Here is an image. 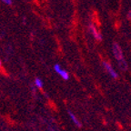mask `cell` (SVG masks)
<instances>
[{"label": "cell", "mask_w": 131, "mask_h": 131, "mask_svg": "<svg viewBox=\"0 0 131 131\" xmlns=\"http://www.w3.org/2000/svg\"><path fill=\"white\" fill-rule=\"evenodd\" d=\"M112 50H113V54H114L115 57L117 58V61H120V60L124 59V57H123V53H122V49H121L120 46H119L118 44L115 43L114 45H113Z\"/></svg>", "instance_id": "cell-1"}, {"label": "cell", "mask_w": 131, "mask_h": 131, "mask_svg": "<svg viewBox=\"0 0 131 131\" xmlns=\"http://www.w3.org/2000/svg\"><path fill=\"white\" fill-rule=\"evenodd\" d=\"M54 70H55V71L57 72V73L58 74V75H59L63 79L68 80V78H69V74H68L67 71H65V70L62 69L61 67H60L58 64H56V65L54 66Z\"/></svg>", "instance_id": "cell-2"}, {"label": "cell", "mask_w": 131, "mask_h": 131, "mask_svg": "<svg viewBox=\"0 0 131 131\" xmlns=\"http://www.w3.org/2000/svg\"><path fill=\"white\" fill-rule=\"evenodd\" d=\"M103 66H104V68H106V70L107 72H108V74L110 75L112 78H117V72L115 71L114 69H113V68L111 67V65L110 64H108L107 62H103Z\"/></svg>", "instance_id": "cell-3"}, {"label": "cell", "mask_w": 131, "mask_h": 131, "mask_svg": "<svg viewBox=\"0 0 131 131\" xmlns=\"http://www.w3.org/2000/svg\"><path fill=\"white\" fill-rule=\"evenodd\" d=\"M89 28H90V31H91V33L93 34V36H94L95 38L97 39V40H101V39H102V36H101V34L96 30V28L94 27V26L91 25Z\"/></svg>", "instance_id": "cell-4"}, {"label": "cell", "mask_w": 131, "mask_h": 131, "mask_svg": "<svg viewBox=\"0 0 131 131\" xmlns=\"http://www.w3.org/2000/svg\"><path fill=\"white\" fill-rule=\"evenodd\" d=\"M68 116H69L70 119H71L72 121H73V123L75 124L76 126H78V127H81V124H80V122L78 121V119L77 118V117L75 116V115L73 114V113L71 112V111H68Z\"/></svg>", "instance_id": "cell-5"}, {"label": "cell", "mask_w": 131, "mask_h": 131, "mask_svg": "<svg viewBox=\"0 0 131 131\" xmlns=\"http://www.w3.org/2000/svg\"><path fill=\"white\" fill-rule=\"evenodd\" d=\"M34 83H35V86L37 88H43V81H42L39 78H36L35 81H34Z\"/></svg>", "instance_id": "cell-6"}, {"label": "cell", "mask_w": 131, "mask_h": 131, "mask_svg": "<svg viewBox=\"0 0 131 131\" xmlns=\"http://www.w3.org/2000/svg\"><path fill=\"white\" fill-rule=\"evenodd\" d=\"M119 64H120V67L122 69H126L127 68V63H126V61L124 59L123 60H120V61H118Z\"/></svg>", "instance_id": "cell-7"}, {"label": "cell", "mask_w": 131, "mask_h": 131, "mask_svg": "<svg viewBox=\"0 0 131 131\" xmlns=\"http://www.w3.org/2000/svg\"><path fill=\"white\" fill-rule=\"evenodd\" d=\"M3 3H5L6 5H11L12 4V0H1Z\"/></svg>", "instance_id": "cell-8"}, {"label": "cell", "mask_w": 131, "mask_h": 131, "mask_svg": "<svg viewBox=\"0 0 131 131\" xmlns=\"http://www.w3.org/2000/svg\"><path fill=\"white\" fill-rule=\"evenodd\" d=\"M0 70H2V61L0 59Z\"/></svg>", "instance_id": "cell-9"}]
</instances>
